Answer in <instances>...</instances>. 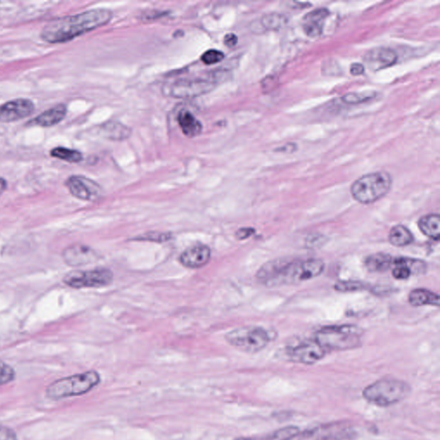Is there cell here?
Here are the masks:
<instances>
[{"mask_svg":"<svg viewBox=\"0 0 440 440\" xmlns=\"http://www.w3.org/2000/svg\"><path fill=\"white\" fill-rule=\"evenodd\" d=\"M113 18L108 9H92L82 13L66 16L48 22L41 32L43 42L50 44L66 43L79 36L106 26Z\"/></svg>","mask_w":440,"mask_h":440,"instance_id":"1","label":"cell"},{"mask_svg":"<svg viewBox=\"0 0 440 440\" xmlns=\"http://www.w3.org/2000/svg\"><path fill=\"white\" fill-rule=\"evenodd\" d=\"M324 269L320 259L273 260L258 270L256 278L266 286L298 284L320 276Z\"/></svg>","mask_w":440,"mask_h":440,"instance_id":"2","label":"cell"},{"mask_svg":"<svg viewBox=\"0 0 440 440\" xmlns=\"http://www.w3.org/2000/svg\"><path fill=\"white\" fill-rule=\"evenodd\" d=\"M101 382L100 374L96 371L72 375L58 379L50 383L46 389V397L50 400H58L79 397L90 393Z\"/></svg>","mask_w":440,"mask_h":440,"instance_id":"3","label":"cell"},{"mask_svg":"<svg viewBox=\"0 0 440 440\" xmlns=\"http://www.w3.org/2000/svg\"><path fill=\"white\" fill-rule=\"evenodd\" d=\"M393 186V177L386 171L369 173L359 177L351 186L354 199L361 204L376 203L385 197Z\"/></svg>","mask_w":440,"mask_h":440,"instance_id":"4","label":"cell"},{"mask_svg":"<svg viewBox=\"0 0 440 440\" xmlns=\"http://www.w3.org/2000/svg\"><path fill=\"white\" fill-rule=\"evenodd\" d=\"M362 330L354 325L328 326L319 329L314 340L328 351L357 349L361 344Z\"/></svg>","mask_w":440,"mask_h":440,"instance_id":"5","label":"cell"},{"mask_svg":"<svg viewBox=\"0 0 440 440\" xmlns=\"http://www.w3.org/2000/svg\"><path fill=\"white\" fill-rule=\"evenodd\" d=\"M410 393V386L398 379L383 378L371 383L362 395L371 405L389 407L397 405Z\"/></svg>","mask_w":440,"mask_h":440,"instance_id":"6","label":"cell"},{"mask_svg":"<svg viewBox=\"0 0 440 440\" xmlns=\"http://www.w3.org/2000/svg\"><path fill=\"white\" fill-rule=\"evenodd\" d=\"M225 341L242 352L256 354L269 345L271 337L261 327H242L225 334Z\"/></svg>","mask_w":440,"mask_h":440,"instance_id":"7","label":"cell"},{"mask_svg":"<svg viewBox=\"0 0 440 440\" xmlns=\"http://www.w3.org/2000/svg\"><path fill=\"white\" fill-rule=\"evenodd\" d=\"M216 75L211 77H196L191 79H181L164 87V91L171 98H195L207 94L216 87Z\"/></svg>","mask_w":440,"mask_h":440,"instance_id":"8","label":"cell"},{"mask_svg":"<svg viewBox=\"0 0 440 440\" xmlns=\"http://www.w3.org/2000/svg\"><path fill=\"white\" fill-rule=\"evenodd\" d=\"M114 280L111 269L96 268L89 270H74L64 276L63 282L74 289L100 288L110 286Z\"/></svg>","mask_w":440,"mask_h":440,"instance_id":"9","label":"cell"},{"mask_svg":"<svg viewBox=\"0 0 440 440\" xmlns=\"http://www.w3.org/2000/svg\"><path fill=\"white\" fill-rule=\"evenodd\" d=\"M66 186L71 195L79 200L93 203L103 196L102 187L86 176H72L67 180Z\"/></svg>","mask_w":440,"mask_h":440,"instance_id":"10","label":"cell"},{"mask_svg":"<svg viewBox=\"0 0 440 440\" xmlns=\"http://www.w3.org/2000/svg\"><path fill=\"white\" fill-rule=\"evenodd\" d=\"M327 351L315 341H305L288 350L290 361L304 365H313L325 357Z\"/></svg>","mask_w":440,"mask_h":440,"instance_id":"11","label":"cell"},{"mask_svg":"<svg viewBox=\"0 0 440 440\" xmlns=\"http://www.w3.org/2000/svg\"><path fill=\"white\" fill-rule=\"evenodd\" d=\"M35 111V104L28 98H17L0 105V123L18 122L30 116Z\"/></svg>","mask_w":440,"mask_h":440,"instance_id":"12","label":"cell"},{"mask_svg":"<svg viewBox=\"0 0 440 440\" xmlns=\"http://www.w3.org/2000/svg\"><path fill=\"white\" fill-rule=\"evenodd\" d=\"M64 264L70 266H82L94 264L98 261L99 256L95 249L84 244L68 246L62 252Z\"/></svg>","mask_w":440,"mask_h":440,"instance_id":"13","label":"cell"},{"mask_svg":"<svg viewBox=\"0 0 440 440\" xmlns=\"http://www.w3.org/2000/svg\"><path fill=\"white\" fill-rule=\"evenodd\" d=\"M397 52L389 47H375L366 52L363 58L371 71L378 72L394 66L397 63Z\"/></svg>","mask_w":440,"mask_h":440,"instance_id":"14","label":"cell"},{"mask_svg":"<svg viewBox=\"0 0 440 440\" xmlns=\"http://www.w3.org/2000/svg\"><path fill=\"white\" fill-rule=\"evenodd\" d=\"M211 249L203 244H193L181 254L179 261L185 268L198 269L203 268L211 259Z\"/></svg>","mask_w":440,"mask_h":440,"instance_id":"15","label":"cell"},{"mask_svg":"<svg viewBox=\"0 0 440 440\" xmlns=\"http://www.w3.org/2000/svg\"><path fill=\"white\" fill-rule=\"evenodd\" d=\"M329 16L327 8H319L306 14L303 18V30L310 38H317L324 30V24Z\"/></svg>","mask_w":440,"mask_h":440,"instance_id":"16","label":"cell"},{"mask_svg":"<svg viewBox=\"0 0 440 440\" xmlns=\"http://www.w3.org/2000/svg\"><path fill=\"white\" fill-rule=\"evenodd\" d=\"M67 114L66 104L59 103L30 120L29 125L41 128H51L62 123Z\"/></svg>","mask_w":440,"mask_h":440,"instance_id":"17","label":"cell"},{"mask_svg":"<svg viewBox=\"0 0 440 440\" xmlns=\"http://www.w3.org/2000/svg\"><path fill=\"white\" fill-rule=\"evenodd\" d=\"M346 431L342 426H324L306 431L300 440H337L346 434Z\"/></svg>","mask_w":440,"mask_h":440,"instance_id":"18","label":"cell"},{"mask_svg":"<svg viewBox=\"0 0 440 440\" xmlns=\"http://www.w3.org/2000/svg\"><path fill=\"white\" fill-rule=\"evenodd\" d=\"M177 122H179L184 135L188 138H195L203 132V124L196 119V117L191 112L188 111H183L179 113V116H177Z\"/></svg>","mask_w":440,"mask_h":440,"instance_id":"19","label":"cell"},{"mask_svg":"<svg viewBox=\"0 0 440 440\" xmlns=\"http://www.w3.org/2000/svg\"><path fill=\"white\" fill-rule=\"evenodd\" d=\"M300 430L298 427L290 426L264 435L240 437L234 440H292L296 438L298 435H300Z\"/></svg>","mask_w":440,"mask_h":440,"instance_id":"20","label":"cell"},{"mask_svg":"<svg viewBox=\"0 0 440 440\" xmlns=\"http://www.w3.org/2000/svg\"><path fill=\"white\" fill-rule=\"evenodd\" d=\"M394 264V258L387 254H374L366 258L365 266L367 270L371 273L385 272Z\"/></svg>","mask_w":440,"mask_h":440,"instance_id":"21","label":"cell"},{"mask_svg":"<svg viewBox=\"0 0 440 440\" xmlns=\"http://www.w3.org/2000/svg\"><path fill=\"white\" fill-rule=\"evenodd\" d=\"M101 132L107 139L115 141L127 140L132 133L130 128L115 120L104 123L101 127Z\"/></svg>","mask_w":440,"mask_h":440,"instance_id":"22","label":"cell"},{"mask_svg":"<svg viewBox=\"0 0 440 440\" xmlns=\"http://www.w3.org/2000/svg\"><path fill=\"white\" fill-rule=\"evenodd\" d=\"M409 301L411 305L423 306L431 305L438 308L439 305V297L438 294L431 292L427 289H415L412 290L409 296Z\"/></svg>","mask_w":440,"mask_h":440,"instance_id":"23","label":"cell"},{"mask_svg":"<svg viewBox=\"0 0 440 440\" xmlns=\"http://www.w3.org/2000/svg\"><path fill=\"white\" fill-rule=\"evenodd\" d=\"M419 228L431 239L439 240L440 237V218L439 215L423 216L419 221Z\"/></svg>","mask_w":440,"mask_h":440,"instance_id":"24","label":"cell"},{"mask_svg":"<svg viewBox=\"0 0 440 440\" xmlns=\"http://www.w3.org/2000/svg\"><path fill=\"white\" fill-rule=\"evenodd\" d=\"M413 240V234L405 226L397 225L391 228L389 234V241L395 247H405V246L410 245Z\"/></svg>","mask_w":440,"mask_h":440,"instance_id":"25","label":"cell"},{"mask_svg":"<svg viewBox=\"0 0 440 440\" xmlns=\"http://www.w3.org/2000/svg\"><path fill=\"white\" fill-rule=\"evenodd\" d=\"M288 20L284 15L280 13H270L264 15L261 18L260 24L262 29L269 31H277L288 24Z\"/></svg>","mask_w":440,"mask_h":440,"instance_id":"26","label":"cell"},{"mask_svg":"<svg viewBox=\"0 0 440 440\" xmlns=\"http://www.w3.org/2000/svg\"><path fill=\"white\" fill-rule=\"evenodd\" d=\"M50 155L55 159L64 161L71 164H78L83 160V154L79 151L74 149L58 147L52 149Z\"/></svg>","mask_w":440,"mask_h":440,"instance_id":"27","label":"cell"},{"mask_svg":"<svg viewBox=\"0 0 440 440\" xmlns=\"http://www.w3.org/2000/svg\"><path fill=\"white\" fill-rule=\"evenodd\" d=\"M171 232H148L135 237L132 240L139 242H152V243L163 244L171 240Z\"/></svg>","mask_w":440,"mask_h":440,"instance_id":"28","label":"cell"},{"mask_svg":"<svg viewBox=\"0 0 440 440\" xmlns=\"http://www.w3.org/2000/svg\"><path fill=\"white\" fill-rule=\"evenodd\" d=\"M374 96V92H352L343 96L342 100L346 104H359L369 102Z\"/></svg>","mask_w":440,"mask_h":440,"instance_id":"29","label":"cell"},{"mask_svg":"<svg viewBox=\"0 0 440 440\" xmlns=\"http://www.w3.org/2000/svg\"><path fill=\"white\" fill-rule=\"evenodd\" d=\"M366 284L359 281H340L334 286V289L339 292H354V290H361L366 289Z\"/></svg>","mask_w":440,"mask_h":440,"instance_id":"30","label":"cell"},{"mask_svg":"<svg viewBox=\"0 0 440 440\" xmlns=\"http://www.w3.org/2000/svg\"><path fill=\"white\" fill-rule=\"evenodd\" d=\"M15 379V371L6 362L0 361V386L6 385Z\"/></svg>","mask_w":440,"mask_h":440,"instance_id":"31","label":"cell"},{"mask_svg":"<svg viewBox=\"0 0 440 440\" xmlns=\"http://www.w3.org/2000/svg\"><path fill=\"white\" fill-rule=\"evenodd\" d=\"M224 58L225 55L223 52L216 50H210L205 52L204 54L201 55V59L205 64H215L222 62Z\"/></svg>","mask_w":440,"mask_h":440,"instance_id":"32","label":"cell"},{"mask_svg":"<svg viewBox=\"0 0 440 440\" xmlns=\"http://www.w3.org/2000/svg\"><path fill=\"white\" fill-rule=\"evenodd\" d=\"M0 440H18L17 434L10 427L0 425Z\"/></svg>","mask_w":440,"mask_h":440,"instance_id":"33","label":"cell"},{"mask_svg":"<svg viewBox=\"0 0 440 440\" xmlns=\"http://www.w3.org/2000/svg\"><path fill=\"white\" fill-rule=\"evenodd\" d=\"M255 232V230L252 228H242L237 230V232H236V237L238 240L247 239V238L252 236Z\"/></svg>","mask_w":440,"mask_h":440,"instance_id":"34","label":"cell"},{"mask_svg":"<svg viewBox=\"0 0 440 440\" xmlns=\"http://www.w3.org/2000/svg\"><path fill=\"white\" fill-rule=\"evenodd\" d=\"M364 64L361 63H354L350 67V74L353 76H361L365 72Z\"/></svg>","mask_w":440,"mask_h":440,"instance_id":"35","label":"cell"},{"mask_svg":"<svg viewBox=\"0 0 440 440\" xmlns=\"http://www.w3.org/2000/svg\"><path fill=\"white\" fill-rule=\"evenodd\" d=\"M238 43V38L235 34H226L224 38V43L226 47H234Z\"/></svg>","mask_w":440,"mask_h":440,"instance_id":"36","label":"cell"},{"mask_svg":"<svg viewBox=\"0 0 440 440\" xmlns=\"http://www.w3.org/2000/svg\"><path fill=\"white\" fill-rule=\"evenodd\" d=\"M295 150V144H286L285 147L278 148L277 151L280 152H293Z\"/></svg>","mask_w":440,"mask_h":440,"instance_id":"37","label":"cell"},{"mask_svg":"<svg viewBox=\"0 0 440 440\" xmlns=\"http://www.w3.org/2000/svg\"><path fill=\"white\" fill-rule=\"evenodd\" d=\"M6 188H7L6 180L1 179V177H0V196H1L2 193L6 191Z\"/></svg>","mask_w":440,"mask_h":440,"instance_id":"38","label":"cell"}]
</instances>
